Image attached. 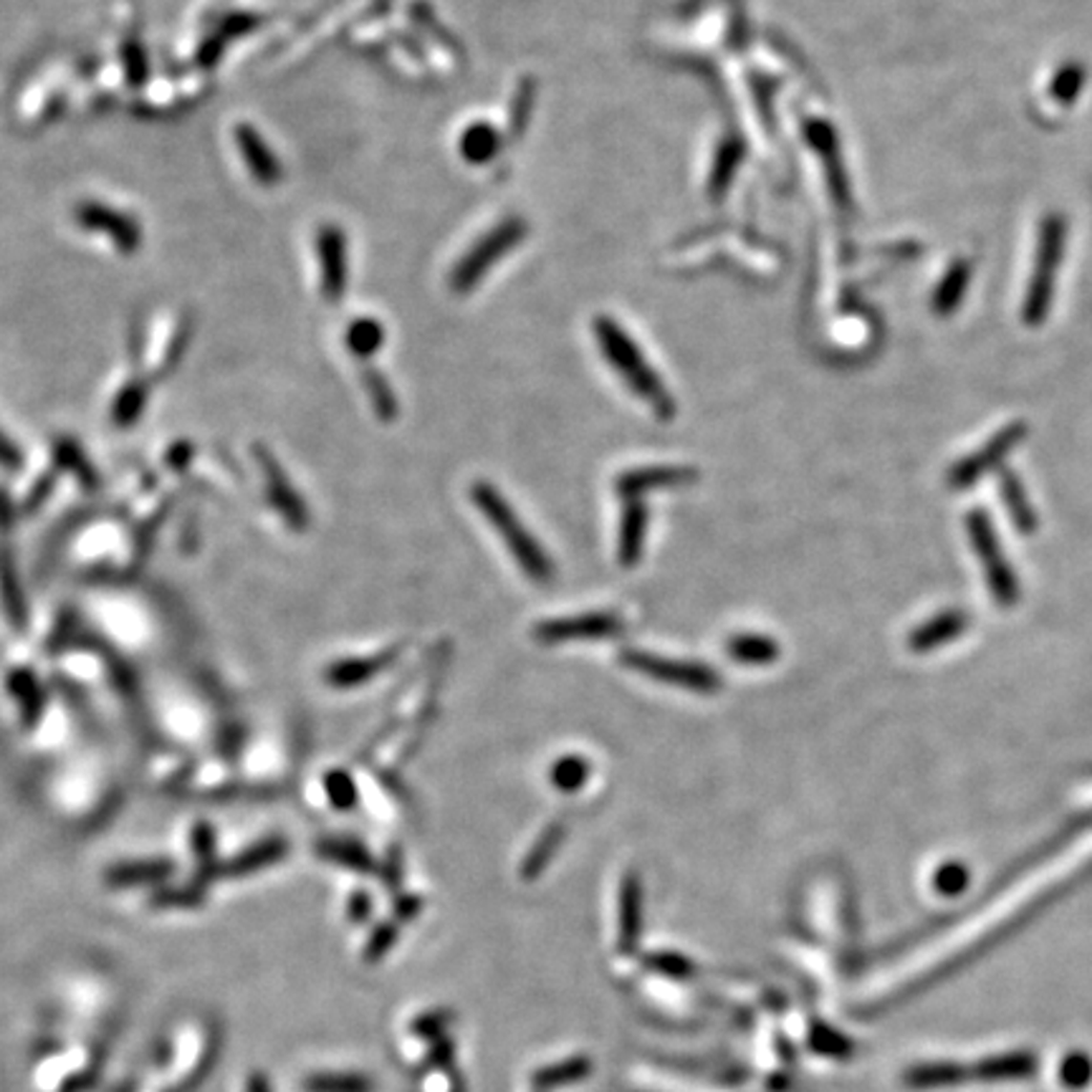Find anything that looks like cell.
Segmentation results:
<instances>
[{
	"label": "cell",
	"instance_id": "1",
	"mask_svg": "<svg viewBox=\"0 0 1092 1092\" xmlns=\"http://www.w3.org/2000/svg\"><path fill=\"white\" fill-rule=\"evenodd\" d=\"M474 501L478 511L494 524V529L506 542L508 551L519 562V567L524 569V574L531 576L533 582H549L554 576V564H551L549 554L531 537V531L524 529L514 508L496 494V488H490V483H476Z\"/></svg>",
	"mask_w": 1092,
	"mask_h": 1092
},
{
	"label": "cell",
	"instance_id": "2",
	"mask_svg": "<svg viewBox=\"0 0 1092 1092\" xmlns=\"http://www.w3.org/2000/svg\"><path fill=\"white\" fill-rule=\"evenodd\" d=\"M625 662H628L633 671L658 680V683L676 685V689L693 693H714L721 683L719 676H716L711 668L701 665V662L673 660L653 653H628L625 655Z\"/></svg>",
	"mask_w": 1092,
	"mask_h": 1092
},
{
	"label": "cell",
	"instance_id": "3",
	"mask_svg": "<svg viewBox=\"0 0 1092 1092\" xmlns=\"http://www.w3.org/2000/svg\"><path fill=\"white\" fill-rule=\"evenodd\" d=\"M623 630V623L610 612H590V615L560 617L537 628V637L542 642L562 640H594V637H612Z\"/></svg>",
	"mask_w": 1092,
	"mask_h": 1092
},
{
	"label": "cell",
	"instance_id": "4",
	"mask_svg": "<svg viewBox=\"0 0 1092 1092\" xmlns=\"http://www.w3.org/2000/svg\"><path fill=\"white\" fill-rule=\"evenodd\" d=\"M640 936V882L637 877H625L623 898H619V946L633 948Z\"/></svg>",
	"mask_w": 1092,
	"mask_h": 1092
},
{
	"label": "cell",
	"instance_id": "5",
	"mask_svg": "<svg viewBox=\"0 0 1092 1092\" xmlns=\"http://www.w3.org/2000/svg\"><path fill=\"white\" fill-rule=\"evenodd\" d=\"M648 514L642 506H630L623 517V529H619V562L633 564L640 556L642 539H646Z\"/></svg>",
	"mask_w": 1092,
	"mask_h": 1092
},
{
	"label": "cell",
	"instance_id": "6",
	"mask_svg": "<svg viewBox=\"0 0 1092 1092\" xmlns=\"http://www.w3.org/2000/svg\"><path fill=\"white\" fill-rule=\"evenodd\" d=\"M592 1070V1063L587 1057H572L564 1060L560 1065H551L546 1070H539L533 1075V1088L537 1090H551L562 1088V1085H572L576 1079L587 1077Z\"/></svg>",
	"mask_w": 1092,
	"mask_h": 1092
},
{
	"label": "cell",
	"instance_id": "7",
	"mask_svg": "<svg viewBox=\"0 0 1092 1092\" xmlns=\"http://www.w3.org/2000/svg\"><path fill=\"white\" fill-rule=\"evenodd\" d=\"M685 478H689V471H635V474H628L619 481V490L628 496H635L648 488H665L671 486V483H683Z\"/></svg>",
	"mask_w": 1092,
	"mask_h": 1092
},
{
	"label": "cell",
	"instance_id": "8",
	"mask_svg": "<svg viewBox=\"0 0 1092 1092\" xmlns=\"http://www.w3.org/2000/svg\"><path fill=\"white\" fill-rule=\"evenodd\" d=\"M390 655H379V658H367V660H349V662H340V665L334 668V671L329 673V680L331 683L336 685H357L362 683V680H370L374 673L383 668V662L388 665Z\"/></svg>",
	"mask_w": 1092,
	"mask_h": 1092
},
{
	"label": "cell",
	"instance_id": "9",
	"mask_svg": "<svg viewBox=\"0 0 1092 1092\" xmlns=\"http://www.w3.org/2000/svg\"><path fill=\"white\" fill-rule=\"evenodd\" d=\"M590 779V762L582 757H564L551 769V782L560 791H576Z\"/></svg>",
	"mask_w": 1092,
	"mask_h": 1092
},
{
	"label": "cell",
	"instance_id": "10",
	"mask_svg": "<svg viewBox=\"0 0 1092 1092\" xmlns=\"http://www.w3.org/2000/svg\"><path fill=\"white\" fill-rule=\"evenodd\" d=\"M560 839H562V827L554 825L551 830H546L542 837H539V843L533 845V850L529 852V857L524 860V870H521V875L524 877H537L539 873H542V868L546 862L554 857L556 848H560Z\"/></svg>",
	"mask_w": 1092,
	"mask_h": 1092
},
{
	"label": "cell",
	"instance_id": "11",
	"mask_svg": "<svg viewBox=\"0 0 1092 1092\" xmlns=\"http://www.w3.org/2000/svg\"><path fill=\"white\" fill-rule=\"evenodd\" d=\"M309 1092H372V1083L362 1075H319L306 1079Z\"/></svg>",
	"mask_w": 1092,
	"mask_h": 1092
},
{
	"label": "cell",
	"instance_id": "12",
	"mask_svg": "<svg viewBox=\"0 0 1092 1092\" xmlns=\"http://www.w3.org/2000/svg\"><path fill=\"white\" fill-rule=\"evenodd\" d=\"M648 963L655 968V971L662 974V977H671V979H691L693 977L691 959H685V956H680V954H655V956H650Z\"/></svg>",
	"mask_w": 1092,
	"mask_h": 1092
},
{
	"label": "cell",
	"instance_id": "13",
	"mask_svg": "<svg viewBox=\"0 0 1092 1092\" xmlns=\"http://www.w3.org/2000/svg\"><path fill=\"white\" fill-rule=\"evenodd\" d=\"M329 857H334L336 862L352 865V868H357L359 873H370L372 870V857L367 855L362 848H354V845H345V843L334 845V848H329Z\"/></svg>",
	"mask_w": 1092,
	"mask_h": 1092
},
{
	"label": "cell",
	"instance_id": "14",
	"mask_svg": "<svg viewBox=\"0 0 1092 1092\" xmlns=\"http://www.w3.org/2000/svg\"><path fill=\"white\" fill-rule=\"evenodd\" d=\"M395 938H397V934L392 925H383V929L374 931L370 946H367V961H377L379 956L388 954V948L395 943Z\"/></svg>",
	"mask_w": 1092,
	"mask_h": 1092
},
{
	"label": "cell",
	"instance_id": "15",
	"mask_svg": "<svg viewBox=\"0 0 1092 1092\" xmlns=\"http://www.w3.org/2000/svg\"><path fill=\"white\" fill-rule=\"evenodd\" d=\"M329 787H331V796H334V802L340 807H349L354 802V784L352 779L345 777V774H331L329 777Z\"/></svg>",
	"mask_w": 1092,
	"mask_h": 1092
},
{
	"label": "cell",
	"instance_id": "16",
	"mask_svg": "<svg viewBox=\"0 0 1092 1092\" xmlns=\"http://www.w3.org/2000/svg\"><path fill=\"white\" fill-rule=\"evenodd\" d=\"M445 1024H447V1017H445V1014H425V1017H420V1020L415 1022V1027H413V1029H415V1034L425 1036V1034H435V1032H440V1029H443Z\"/></svg>",
	"mask_w": 1092,
	"mask_h": 1092
},
{
	"label": "cell",
	"instance_id": "17",
	"mask_svg": "<svg viewBox=\"0 0 1092 1092\" xmlns=\"http://www.w3.org/2000/svg\"><path fill=\"white\" fill-rule=\"evenodd\" d=\"M250 1092H268L266 1083H261V1079H254V1085H250Z\"/></svg>",
	"mask_w": 1092,
	"mask_h": 1092
}]
</instances>
